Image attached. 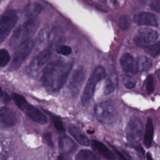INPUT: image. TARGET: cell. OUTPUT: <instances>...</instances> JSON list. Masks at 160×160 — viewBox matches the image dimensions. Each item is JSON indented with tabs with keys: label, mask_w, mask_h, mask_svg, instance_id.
Wrapping results in <instances>:
<instances>
[{
	"label": "cell",
	"mask_w": 160,
	"mask_h": 160,
	"mask_svg": "<svg viewBox=\"0 0 160 160\" xmlns=\"http://www.w3.org/2000/svg\"><path fill=\"white\" fill-rule=\"evenodd\" d=\"M73 59L58 58L49 62L43 69L41 81L50 92H56L65 84L73 66Z\"/></svg>",
	"instance_id": "1"
},
{
	"label": "cell",
	"mask_w": 160,
	"mask_h": 160,
	"mask_svg": "<svg viewBox=\"0 0 160 160\" xmlns=\"http://www.w3.org/2000/svg\"><path fill=\"white\" fill-rule=\"evenodd\" d=\"M39 24V21L37 18H28L13 32L9 39V46L13 49L18 48L24 42L31 39V37L38 29Z\"/></svg>",
	"instance_id": "2"
},
{
	"label": "cell",
	"mask_w": 160,
	"mask_h": 160,
	"mask_svg": "<svg viewBox=\"0 0 160 160\" xmlns=\"http://www.w3.org/2000/svg\"><path fill=\"white\" fill-rule=\"evenodd\" d=\"M94 110L96 119L102 124H111L115 122L118 119V111L111 100L96 104Z\"/></svg>",
	"instance_id": "3"
},
{
	"label": "cell",
	"mask_w": 160,
	"mask_h": 160,
	"mask_svg": "<svg viewBox=\"0 0 160 160\" xmlns=\"http://www.w3.org/2000/svg\"><path fill=\"white\" fill-rule=\"evenodd\" d=\"M12 98L16 105L32 121L40 124H45L48 122L46 116L38 108L29 104L22 96L13 92Z\"/></svg>",
	"instance_id": "4"
},
{
	"label": "cell",
	"mask_w": 160,
	"mask_h": 160,
	"mask_svg": "<svg viewBox=\"0 0 160 160\" xmlns=\"http://www.w3.org/2000/svg\"><path fill=\"white\" fill-rule=\"evenodd\" d=\"M106 71L101 66H98L94 69L88 79L81 96V102L84 106L89 105L94 96L96 84L106 76Z\"/></svg>",
	"instance_id": "5"
},
{
	"label": "cell",
	"mask_w": 160,
	"mask_h": 160,
	"mask_svg": "<svg viewBox=\"0 0 160 160\" xmlns=\"http://www.w3.org/2000/svg\"><path fill=\"white\" fill-rule=\"evenodd\" d=\"M34 46V42L31 39L18 47L14 54L9 69L10 71H15L19 68L22 62L31 53Z\"/></svg>",
	"instance_id": "6"
},
{
	"label": "cell",
	"mask_w": 160,
	"mask_h": 160,
	"mask_svg": "<svg viewBox=\"0 0 160 160\" xmlns=\"http://www.w3.org/2000/svg\"><path fill=\"white\" fill-rule=\"evenodd\" d=\"M17 19V14L13 9H7L0 16V44L7 38Z\"/></svg>",
	"instance_id": "7"
},
{
	"label": "cell",
	"mask_w": 160,
	"mask_h": 160,
	"mask_svg": "<svg viewBox=\"0 0 160 160\" xmlns=\"http://www.w3.org/2000/svg\"><path fill=\"white\" fill-rule=\"evenodd\" d=\"M52 51V45H49L35 56L27 68L28 74L31 76H35L49 60Z\"/></svg>",
	"instance_id": "8"
},
{
	"label": "cell",
	"mask_w": 160,
	"mask_h": 160,
	"mask_svg": "<svg viewBox=\"0 0 160 160\" xmlns=\"http://www.w3.org/2000/svg\"><path fill=\"white\" fill-rule=\"evenodd\" d=\"M143 131V124L137 116H132L128 122L126 134L129 142L132 144L137 143L141 138Z\"/></svg>",
	"instance_id": "9"
},
{
	"label": "cell",
	"mask_w": 160,
	"mask_h": 160,
	"mask_svg": "<svg viewBox=\"0 0 160 160\" xmlns=\"http://www.w3.org/2000/svg\"><path fill=\"white\" fill-rule=\"evenodd\" d=\"M159 38V33L150 28H142L138 30L134 38L135 44L141 48H145L154 42Z\"/></svg>",
	"instance_id": "10"
},
{
	"label": "cell",
	"mask_w": 160,
	"mask_h": 160,
	"mask_svg": "<svg viewBox=\"0 0 160 160\" xmlns=\"http://www.w3.org/2000/svg\"><path fill=\"white\" fill-rule=\"evenodd\" d=\"M86 70L83 67H79L73 72L68 86L73 96L76 97L78 96L82 85L86 79Z\"/></svg>",
	"instance_id": "11"
},
{
	"label": "cell",
	"mask_w": 160,
	"mask_h": 160,
	"mask_svg": "<svg viewBox=\"0 0 160 160\" xmlns=\"http://www.w3.org/2000/svg\"><path fill=\"white\" fill-rule=\"evenodd\" d=\"M18 119L15 111L8 107L0 108V127L10 128L14 126Z\"/></svg>",
	"instance_id": "12"
},
{
	"label": "cell",
	"mask_w": 160,
	"mask_h": 160,
	"mask_svg": "<svg viewBox=\"0 0 160 160\" xmlns=\"http://www.w3.org/2000/svg\"><path fill=\"white\" fill-rule=\"evenodd\" d=\"M106 78L104 87V94L108 95L112 92L118 86V77L116 69L111 66L108 70V74L106 75Z\"/></svg>",
	"instance_id": "13"
},
{
	"label": "cell",
	"mask_w": 160,
	"mask_h": 160,
	"mask_svg": "<svg viewBox=\"0 0 160 160\" xmlns=\"http://www.w3.org/2000/svg\"><path fill=\"white\" fill-rule=\"evenodd\" d=\"M120 64L125 72L136 74L139 72L136 59L129 53H125L121 56L120 59Z\"/></svg>",
	"instance_id": "14"
},
{
	"label": "cell",
	"mask_w": 160,
	"mask_h": 160,
	"mask_svg": "<svg viewBox=\"0 0 160 160\" xmlns=\"http://www.w3.org/2000/svg\"><path fill=\"white\" fill-rule=\"evenodd\" d=\"M134 21L139 25L157 26L158 24L155 15L149 12H140L136 14Z\"/></svg>",
	"instance_id": "15"
},
{
	"label": "cell",
	"mask_w": 160,
	"mask_h": 160,
	"mask_svg": "<svg viewBox=\"0 0 160 160\" xmlns=\"http://www.w3.org/2000/svg\"><path fill=\"white\" fill-rule=\"evenodd\" d=\"M59 147L63 153L69 154L77 149V145L74 141L66 135H62L58 139Z\"/></svg>",
	"instance_id": "16"
},
{
	"label": "cell",
	"mask_w": 160,
	"mask_h": 160,
	"mask_svg": "<svg viewBox=\"0 0 160 160\" xmlns=\"http://www.w3.org/2000/svg\"><path fill=\"white\" fill-rule=\"evenodd\" d=\"M91 145L93 149L104 158L108 160H114L116 159L114 153L102 142L96 140H93L91 142Z\"/></svg>",
	"instance_id": "17"
},
{
	"label": "cell",
	"mask_w": 160,
	"mask_h": 160,
	"mask_svg": "<svg viewBox=\"0 0 160 160\" xmlns=\"http://www.w3.org/2000/svg\"><path fill=\"white\" fill-rule=\"evenodd\" d=\"M69 132L74 138V139L82 146H89L90 141L88 138L82 132L81 129L76 126H71L69 128Z\"/></svg>",
	"instance_id": "18"
},
{
	"label": "cell",
	"mask_w": 160,
	"mask_h": 160,
	"mask_svg": "<svg viewBox=\"0 0 160 160\" xmlns=\"http://www.w3.org/2000/svg\"><path fill=\"white\" fill-rule=\"evenodd\" d=\"M42 6L38 2H31L26 6L24 9V13L28 18H35L42 11Z\"/></svg>",
	"instance_id": "19"
},
{
	"label": "cell",
	"mask_w": 160,
	"mask_h": 160,
	"mask_svg": "<svg viewBox=\"0 0 160 160\" xmlns=\"http://www.w3.org/2000/svg\"><path fill=\"white\" fill-rule=\"evenodd\" d=\"M154 134V127L152 124V121L151 118H148L146 125L145 133L144 136V144L147 148H149L151 146L152 138Z\"/></svg>",
	"instance_id": "20"
},
{
	"label": "cell",
	"mask_w": 160,
	"mask_h": 160,
	"mask_svg": "<svg viewBox=\"0 0 160 160\" xmlns=\"http://www.w3.org/2000/svg\"><path fill=\"white\" fill-rule=\"evenodd\" d=\"M136 62L139 72L147 71L151 68L152 65L151 60L145 56H141L138 57L136 59Z\"/></svg>",
	"instance_id": "21"
},
{
	"label": "cell",
	"mask_w": 160,
	"mask_h": 160,
	"mask_svg": "<svg viewBox=\"0 0 160 160\" xmlns=\"http://www.w3.org/2000/svg\"><path fill=\"white\" fill-rule=\"evenodd\" d=\"M76 160H101L100 158L92 151L88 149L79 151L76 156Z\"/></svg>",
	"instance_id": "22"
},
{
	"label": "cell",
	"mask_w": 160,
	"mask_h": 160,
	"mask_svg": "<svg viewBox=\"0 0 160 160\" xmlns=\"http://www.w3.org/2000/svg\"><path fill=\"white\" fill-rule=\"evenodd\" d=\"M144 51L152 57H156L160 54V41L150 44L144 48Z\"/></svg>",
	"instance_id": "23"
},
{
	"label": "cell",
	"mask_w": 160,
	"mask_h": 160,
	"mask_svg": "<svg viewBox=\"0 0 160 160\" xmlns=\"http://www.w3.org/2000/svg\"><path fill=\"white\" fill-rule=\"evenodd\" d=\"M10 60V55L5 49H0V67L6 66Z\"/></svg>",
	"instance_id": "24"
},
{
	"label": "cell",
	"mask_w": 160,
	"mask_h": 160,
	"mask_svg": "<svg viewBox=\"0 0 160 160\" xmlns=\"http://www.w3.org/2000/svg\"><path fill=\"white\" fill-rule=\"evenodd\" d=\"M130 19L127 15H122L120 17L118 26L122 30H127L130 26Z\"/></svg>",
	"instance_id": "25"
},
{
	"label": "cell",
	"mask_w": 160,
	"mask_h": 160,
	"mask_svg": "<svg viewBox=\"0 0 160 160\" xmlns=\"http://www.w3.org/2000/svg\"><path fill=\"white\" fill-rule=\"evenodd\" d=\"M56 52L64 56H68L72 52V49L70 46L67 45H61L56 49Z\"/></svg>",
	"instance_id": "26"
},
{
	"label": "cell",
	"mask_w": 160,
	"mask_h": 160,
	"mask_svg": "<svg viewBox=\"0 0 160 160\" xmlns=\"http://www.w3.org/2000/svg\"><path fill=\"white\" fill-rule=\"evenodd\" d=\"M146 89L148 94H151L154 89V78L152 75H149L146 79Z\"/></svg>",
	"instance_id": "27"
},
{
	"label": "cell",
	"mask_w": 160,
	"mask_h": 160,
	"mask_svg": "<svg viewBox=\"0 0 160 160\" xmlns=\"http://www.w3.org/2000/svg\"><path fill=\"white\" fill-rule=\"evenodd\" d=\"M52 122L54 125V127L56 128V129L57 130L60 131H64V128L63 126L62 122L58 117L52 116Z\"/></svg>",
	"instance_id": "28"
},
{
	"label": "cell",
	"mask_w": 160,
	"mask_h": 160,
	"mask_svg": "<svg viewBox=\"0 0 160 160\" xmlns=\"http://www.w3.org/2000/svg\"><path fill=\"white\" fill-rule=\"evenodd\" d=\"M44 141L46 142V144L49 146L50 147H53L54 144L52 140V137H51V134L49 132H46V134H44Z\"/></svg>",
	"instance_id": "29"
},
{
	"label": "cell",
	"mask_w": 160,
	"mask_h": 160,
	"mask_svg": "<svg viewBox=\"0 0 160 160\" xmlns=\"http://www.w3.org/2000/svg\"><path fill=\"white\" fill-rule=\"evenodd\" d=\"M124 86L127 88V89H132L135 87V84H136V82L131 79H126L125 82H124Z\"/></svg>",
	"instance_id": "30"
},
{
	"label": "cell",
	"mask_w": 160,
	"mask_h": 160,
	"mask_svg": "<svg viewBox=\"0 0 160 160\" xmlns=\"http://www.w3.org/2000/svg\"><path fill=\"white\" fill-rule=\"evenodd\" d=\"M150 7L154 11L160 12V1H152L150 4Z\"/></svg>",
	"instance_id": "31"
},
{
	"label": "cell",
	"mask_w": 160,
	"mask_h": 160,
	"mask_svg": "<svg viewBox=\"0 0 160 160\" xmlns=\"http://www.w3.org/2000/svg\"><path fill=\"white\" fill-rule=\"evenodd\" d=\"M56 160H72V159L69 154L62 152L58 156Z\"/></svg>",
	"instance_id": "32"
},
{
	"label": "cell",
	"mask_w": 160,
	"mask_h": 160,
	"mask_svg": "<svg viewBox=\"0 0 160 160\" xmlns=\"http://www.w3.org/2000/svg\"><path fill=\"white\" fill-rule=\"evenodd\" d=\"M114 148V151H116V154H118V156H119V159H120V160H127L126 159V158H125V156L121 153V152H120L118 150H117L116 148Z\"/></svg>",
	"instance_id": "33"
},
{
	"label": "cell",
	"mask_w": 160,
	"mask_h": 160,
	"mask_svg": "<svg viewBox=\"0 0 160 160\" xmlns=\"http://www.w3.org/2000/svg\"><path fill=\"white\" fill-rule=\"evenodd\" d=\"M146 158H147V159L148 160H152V156L151 154V153L149 152H148L147 154H146Z\"/></svg>",
	"instance_id": "34"
},
{
	"label": "cell",
	"mask_w": 160,
	"mask_h": 160,
	"mask_svg": "<svg viewBox=\"0 0 160 160\" xmlns=\"http://www.w3.org/2000/svg\"><path fill=\"white\" fill-rule=\"evenodd\" d=\"M2 94H3V92H2V88L0 87V98L2 96Z\"/></svg>",
	"instance_id": "35"
},
{
	"label": "cell",
	"mask_w": 160,
	"mask_h": 160,
	"mask_svg": "<svg viewBox=\"0 0 160 160\" xmlns=\"http://www.w3.org/2000/svg\"><path fill=\"white\" fill-rule=\"evenodd\" d=\"M88 133H89V134H92V133H94V131H89V130H88Z\"/></svg>",
	"instance_id": "36"
},
{
	"label": "cell",
	"mask_w": 160,
	"mask_h": 160,
	"mask_svg": "<svg viewBox=\"0 0 160 160\" xmlns=\"http://www.w3.org/2000/svg\"><path fill=\"white\" fill-rule=\"evenodd\" d=\"M158 78H159V79H160V69H159V73H158Z\"/></svg>",
	"instance_id": "37"
}]
</instances>
